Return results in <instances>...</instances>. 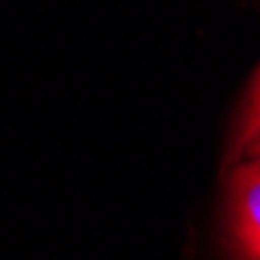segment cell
<instances>
[{
  "label": "cell",
  "mask_w": 260,
  "mask_h": 260,
  "mask_svg": "<svg viewBox=\"0 0 260 260\" xmlns=\"http://www.w3.org/2000/svg\"><path fill=\"white\" fill-rule=\"evenodd\" d=\"M226 241L232 260H260V157L238 160L226 176Z\"/></svg>",
  "instance_id": "1"
},
{
  "label": "cell",
  "mask_w": 260,
  "mask_h": 260,
  "mask_svg": "<svg viewBox=\"0 0 260 260\" xmlns=\"http://www.w3.org/2000/svg\"><path fill=\"white\" fill-rule=\"evenodd\" d=\"M260 132V66H257V76L245 94V107H241V116L235 122V135L229 144V160H238L241 151L251 144V138Z\"/></svg>",
  "instance_id": "2"
},
{
  "label": "cell",
  "mask_w": 260,
  "mask_h": 260,
  "mask_svg": "<svg viewBox=\"0 0 260 260\" xmlns=\"http://www.w3.org/2000/svg\"><path fill=\"white\" fill-rule=\"evenodd\" d=\"M245 157H260V132L251 138V144L245 147V151H241V157H238V160H245ZM238 160H235V163H238Z\"/></svg>",
  "instance_id": "3"
}]
</instances>
